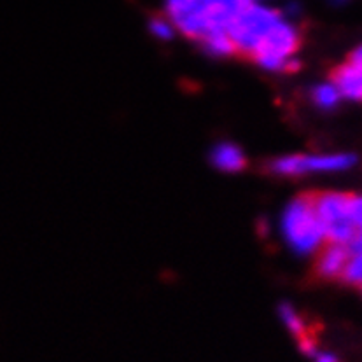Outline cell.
<instances>
[{"instance_id":"1","label":"cell","mask_w":362,"mask_h":362,"mask_svg":"<svg viewBox=\"0 0 362 362\" xmlns=\"http://www.w3.org/2000/svg\"><path fill=\"white\" fill-rule=\"evenodd\" d=\"M299 47H301V35L298 28L287 21L279 20L261 39L250 60L263 65L264 69L293 72L299 69V64L294 60V54L298 53Z\"/></svg>"},{"instance_id":"2","label":"cell","mask_w":362,"mask_h":362,"mask_svg":"<svg viewBox=\"0 0 362 362\" xmlns=\"http://www.w3.org/2000/svg\"><path fill=\"white\" fill-rule=\"evenodd\" d=\"M284 233L294 250L303 254L315 252L326 242L310 193L299 194L289 203L284 214Z\"/></svg>"},{"instance_id":"3","label":"cell","mask_w":362,"mask_h":362,"mask_svg":"<svg viewBox=\"0 0 362 362\" xmlns=\"http://www.w3.org/2000/svg\"><path fill=\"white\" fill-rule=\"evenodd\" d=\"M310 198H312L317 219L322 226L326 242L350 245L357 233L349 212L350 194L336 193V191H315V193H310Z\"/></svg>"},{"instance_id":"4","label":"cell","mask_w":362,"mask_h":362,"mask_svg":"<svg viewBox=\"0 0 362 362\" xmlns=\"http://www.w3.org/2000/svg\"><path fill=\"white\" fill-rule=\"evenodd\" d=\"M279 20H282V16L276 11L256 6V4H249L240 9L228 27V32L235 42L236 54L250 60L261 39Z\"/></svg>"},{"instance_id":"5","label":"cell","mask_w":362,"mask_h":362,"mask_svg":"<svg viewBox=\"0 0 362 362\" xmlns=\"http://www.w3.org/2000/svg\"><path fill=\"white\" fill-rule=\"evenodd\" d=\"M356 158L350 154H324V156H296L279 158L268 165V172L275 175L296 177L310 172H334V170H345L354 165Z\"/></svg>"},{"instance_id":"6","label":"cell","mask_w":362,"mask_h":362,"mask_svg":"<svg viewBox=\"0 0 362 362\" xmlns=\"http://www.w3.org/2000/svg\"><path fill=\"white\" fill-rule=\"evenodd\" d=\"M350 250L349 245L343 243L324 242L315 250V261H313V275L320 280H336L341 279V273L349 261Z\"/></svg>"},{"instance_id":"7","label":"cell","mask_w":362,"mask_h":362,"mask_svg":"<svg viewBox=\"0 0 362 362\" xmlns=\"http://www.w3.org/2000/svg\"><path fill=\"white\" fill-rule=\"evenodd\" d=\"M331 84L343 97L362 102V70L352 62L346 60L331 70Z\"/></svg>"},{"instance_id":"8","label":"cell","mask_w":362,"mask_h":362,"mask_svg":"<svg viewBox=\"0 0 362 362\" xmlns=\"http://www.w3.org/2000/svg\"><path fill=\"white\" fill-rule=\"evenodd\" d=\"M214 165L224 172H238V170L245 168L247 160L243 156L242 151L233 144H223V146L216 147L212 154Z\"/></svg>"},{"instance_id":"9","label":"cell","mask_w":362,"mask_h":362,"mask_svg":"<svg viewBox=\"0 0 362 362\" xmlns=\"http://www.w3.org/2000/svg\"><path fill=\"white\" fill-rule=\"evenodd\" d=\"M341 280L352 284V286L362 287V250H352L341 273Z\"/></svg>"},{"instance_id":"10","label":"cell","mask_w":362,"mask_h":362,"mask_svg":"<svg viewBox=\"0 0 362 362\" xmlns=\"http://www.w3.org/2000/svg\"><path fill=\"white\" fill-rule=\"evenodd\" d=\"M280 317H282L284 322H286V326L289 327V331L293 332V334L296 336L298 339L308 336V334H306V329H305V322H303L301 317L298 315L296 310H294L293 306H289V305L280 306Z\"/></svg>"},{"instance_id":"11","label":"cell","mask_w":362,"mask_h":362,"mask_svg":"<svg viewBox=\"0 0 362 362\" xmlns=\"http://www.w3.org/2000/svg\"><path fill=\"white\" fill-rule=\"evenodd\" d=\"M339 97L341 95L332 84H322V86H317L315 91H313V100L322 109H332L338 103Z\"/></svg>"},{"instance_id":"12","label":"cell","mask_w":362,"mask_h":362,"mask_svg":"<svg viewBox=\"0 0 362 362\" xmlns=\"http://www.w3.org/2000/svg\"><path fill=\"white\" fill-rule=\"evenodd\" d=\"M151 32L160 39H170L173 35L172 21L166 20L163 16H156L151 20Z\"/></svg>"},{"instance_id":"13","label":"cell","mask_w":362,"mask_h":362,"mask_svg":"<svg viewBox=\"0 0 362 362\" xmlns=\"http://www.w3.org/2000/svg\"><path fill=\"white\" fill-rule=\"evenodd\" d=\"M349 212H350V219H352V223L356 224L357 230H361L362 228V197H359V194H350Z\"/></svg>"},{"instance_id":"14","label":"cell","mask_w":362,"mask_h":362,"mask_svg":"<svg viewBox=\"0 0 362 362\" xmlns=\"http://www.w3.org/2000/svg\"><path fill=\"white\" fill-rule=\"evenodd\" d=\"M349 62H352V64H356L359 69L362 70V46L357 47L356 51H354L352 54L349 57Z\"/></svg>"},{"instance_id":"15","label":"cell","mask_w":362,"mask_h":362,"mask_svg":"<svg viewBox=\"0 0 362 362\" xmlns=\"http://www.w3.org/2000/svg\"><path fill=\"white\" fill-rule=\"evenodd\" d=\"M350 250H362V228L361 230H357L356 233V238H354V242L350 243Z\"/></svg>"},{"instance_id":"16","label":"cell","mask_w":362,"mask_h":362,"mask_svg":"<svg viewBox=\"0 0 362 362\" xmlns=\"http://www.w3.org/2000/svg\"><path fill=\"white\" fill-rule=\"evenodd\" d=\"M315 362H338V359L334 356H331V354H320Z\"/></svg>"}]
</instances>
